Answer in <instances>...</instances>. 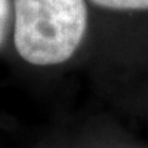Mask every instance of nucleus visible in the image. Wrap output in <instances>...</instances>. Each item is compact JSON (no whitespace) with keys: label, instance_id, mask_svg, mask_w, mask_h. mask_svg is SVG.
<instances>
[{"label":"nucleus","instance_id":"obj_2","mask_svg":"<svg viewBox=\"0 0 148 148\" xmlns=\"http://www.w3.org/2000/svg\"><path fill=\"white\" fill-rule=\"evenodd\" d=\"M103 10L126 14V15H148V0H89Z\"/></svg>","mask_w":148,"mask_h":148},{"label":"nucleus","instance_id":"obj_1","mask_svg":"<svg viewBox=\"0 0 148 148\" xmlns=\"http://www.w3.org/2000/svg\"><path fill=\"white\" fill-rule=\"evenodd\" d=\"M86 23L84 0H14L16 52L34 66L69 60L84 38Z\"/></svg>","mask_w":148,"mask_h":148},{"label":"nucleus","instance_id":"obj_3","mask_svg":"<svg viewBox=\"0 0 148 148\" xmlns=\"http://www.w3.org/2000/svg\"><path fill=\"white\" fill-rule=\"evenodd\" d=\"M11 15V7L8 0H0V45L4 41L5 33L8 29V22Z\"/></svg>","mask_w":148,"mask_h":148}]
</instances>
